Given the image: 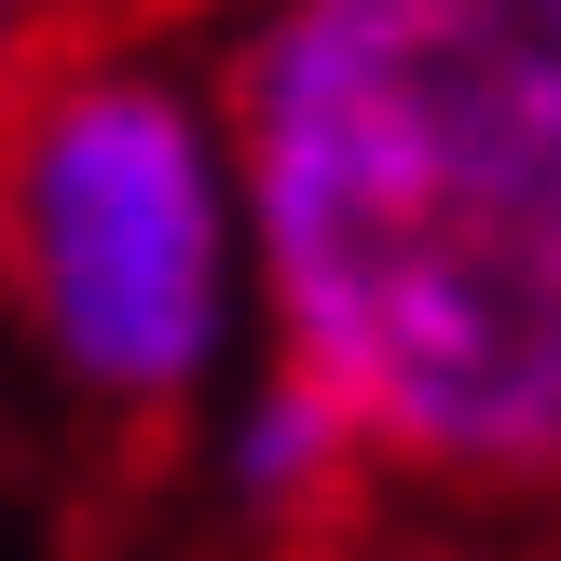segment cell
Returning a JSON list of instances; mask_svg holds the SVG:
<instances>
[{
	"mask_svg": "<svg viewBox=\"0 0 561 561\" xmlns=\"http://www.w3.org/2000/svg\"><path fill=\"white\" fill-rule=\"evenodd\" d=\"M0 316L137 453H164V425L219 343L206 124L110 27H55L0 82Z\"/></svg>",
	"mask_w": 561,
	"mask_h": 561,
	"instance_id": "obj_2",
	"label": "cell"
},
{
	"mask_svg": "<svg viewBox=\"0 0 561 561\" xmlns=\"http://www.w3.org/2000/svg\"><path fill=\"white\" fill-rule=\"evenodd\" d=\"M151 14H192V0H69V27H110V42H137Z\"/></svg>",
	"mask_w": 561,
	"mask_h": 561,
	"instance_id": "obj_4",
	"label": "cell"
},
{
	"mask_svg": "<svg viewBox=\"0 0 561 561\" xmlns=\"http://www.w3.org/2000/svg\"><path fill=\"white\" fill-rule=\"evenodd\" d=\"M219 96L288 370L466 507L561 493V0H261Z\"/></svg>",
	"mask_w": 561,
	"mask_h": 561,
	"instance_id": "obj_1",
	"label": "cell"
},
{
	"mask_svg": "<svg viewBox=\"0 0 561 561\" xmlns=\"http://www.w3.org/2000/svg\"><path fill=\"white\" fill-rule=\"evenodd\" d=\"M55 27H69V0H0V82H14L27 55L55 42Z\"/></svg>",
	"mask_w": 561,
	"mask_h": 561,
	"instance_id": "obj_3",
	"label": "cell"
}]
</instances>
